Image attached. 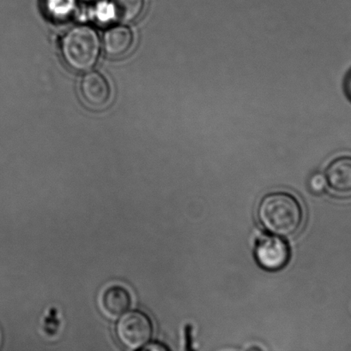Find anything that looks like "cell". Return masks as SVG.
<instances>
[{
	"label": "cell",
	"instance_id": "obj_11",
	"mask_svg": "<svg viewBox=\"0 0 351 351\" xmlns=\"http://www.w3.org/2000/svg\"><path fill=\"white\" fill-rule=\"evenodd\" d=\"M51 8L58 13L67 12L71 8V0H51Z\"/></svg>",
	"mask_w": 351,
	"mask_h": 351
},
{
	"label": "cell",
	"instance_id": "obj_10",
	"mask_svg": "<svg viewBox=\"0 0 351 351\" xmlns=\"http://www.w3.org/2000/svg\"><path fill=\"white\" fill-rule=\"evenodd\" d=\"M328 184L325 175L321 173H315L312 176L309 180V188L315 194H321L325 191L326 186Z\"/></svg>",
	"mask_w": 351,
	"mask_h": 351
},
{
	"label": "cell",
	"instance_id": "obj_1",
	"mask_svg": "<svg viewBox=\"0 0 351 351\" xmlns=\"http://www.w3.org/2000/svg\"><path fill=\"white\" fill-rule=\"evenodd\" d=\"M258 217L264 228L274 235L290 237L300 230L304 223V210L294 195L275 192L261 199Z\"/></svg>",
	"mask_w": 351,
	"mask_h": 351
},
{
	"label": "cell",
	"instance_id": "obj_6",
	"mask_svg": "<svg viewBox=\"0 0 351 351\" xmlns=\"http://www.w3.org/2000/svg\"><path fill=\"white\" fill-rule=\"evenodd\" d=\"M325 177L332 191L351 194V156H342L332 161L326 168Z\"/></svg>",
	"mask_w": 351,
	"mask_h": 351
},
{
	"label": "cell",
	"instance_id": "obj_5",
	"mask_svg": "<svg viewBox=\"0 0 351 351\" xmlns=\"http://www.w3.org/2000/svg\"><path fill=\"white\" fill-rule=\"evenodd\" d=\"M80 92L89 105L99 108L106 104L111 95V89L106 78L96 71L88 72L82 78Z\"/></svg>",
	"mask_w": 351,
	"mask_h": 351
},
{
	"label": "cell",
	"instance_id": "obj_3",
	"mask_svg": "<svg viewBox=\"0 0 351 351\" xmlns=\"http://www.w3.org/2000/svg\"><path fill=\"white\" fill-rule=\"evenodd\" d=\"M153 330V323L146 313L132 311L122 315L115 333L120 345L128 350H139L150 342Z\"/></svg>",
	"mask_w": 351,
	"mask_h": 351
},
{
	"label": "cell",
	"instance_id": "obj_7",
	"mask_svg": "<svg viewBox=\"0 0 351 351\" xmlns=\"http://www.w3.org/2000/svg\"><path fill=\"white\" fill-rule=\"evenodd\" d=\"M132 304L129 291L120 285H113L106 289L101 298L102 311L109 317L118 318L125 314Z\"/></svg>",
	"mask_w": 351,
	"mask_h": 351
},
{
	"label": "cell",
	"instance_id": "obj_13",
	"mask_svg": "<svg viewBox=\"0 0 351 351\" xmlns=\"http://www.w3.org/2000/svg\"><path fill=\"white\" fill-rule=\"evenodd\" d=\"M347 89H348L349 94L351 96V75H350L348 82H347Z\"/></svg>",
	"mask_w": 351,
	"mask_h": 351
},
{
	"label": "cell",
	"instance_id": "obj_8",
	"mask_svg": "<svg viewBox=\"0 0 351 351\" xmlns=\"http://www.w3.org/2000/svg\"><path fill=\"white\" fill-rule=\"evenodd\" d=\"M133 41V32L129 27L115 26L106 31L103 36V47L109 56L119 57L129 51Z\"/></svg>",
	"mask_w": 351,
	"mask_h": 351
},
{
	"label": "cell",
	"instance_id": "obj_14",
	"mask_svg": "<svg viewBox=\"0 0 351 351\" xmlns=\"http://www.w3.org/2000/svg\"><path fill=\"white\" fill-rule=\"evenodd\" d=\"M81 1H84V2H91V1H94V0H81Z\"/></svg>",
	"mask_w": 351,
	"mask_h": 351
},
{
	"label": "cell",
	"instance_id": "obj_4",
	"mask_svg": "<svg viewBox=\"0 0 351 351\" xmlns=\"http://www.w3.org/2000/svg\"><path fill=\"white\" fill-rule=\"evenodd\" d=\"M254 256L263 269L277 271L287 266L291 259V250L280 237L264 236L256 243Z\"/></svg>",
	"mask_w": 351,
	"mask_h": 351
},
{
	"label": "cell",
	"instance_id": "obj_9",
	"mask_svg": "<svg viewBox=\"0 0 351 351\" xmlns=\"http://www.w3.org/2000/svg\"><path fill=\"white\" fill-rule=\"evenodd\" d=\"M144 0H111L113 16L122 23H132L142 13Z\"/></svg>",
	"mask_w": 351,
	"mask_h": 351
},
{
	"label": "cell",
	"instance_id": "obj_2",
	"mask_svg": "<svg viewBox=\"0 0 351 351\" xmlns=\"http://www.w3.org/2000/svg\"><path fill=\"white\" fill-rule=\"evenodd\" d=\"M61 53L65 64L72 70H91L98 63L101 53L98 32L86 25L72 27L62 39Z\"/></svg>",
	"mask_w": 351,
	"mask_h": 351
},
{
	"label": "cell",
	"instance_id": "obj_12",
	"mask_svg": "<svg viewBox=\"0 0 351 351\" xmlns=\"http://www.w3.org/2000/svg\"><path fill=\"white\" fill-rule=\"evenodd\" d=\"M139 350L142 351H168L170 348L166 345L159 342H148L146 346Z\"/></svg>",
	"mask_w": 351,
	"mask_h": 351
}]
</instances>
